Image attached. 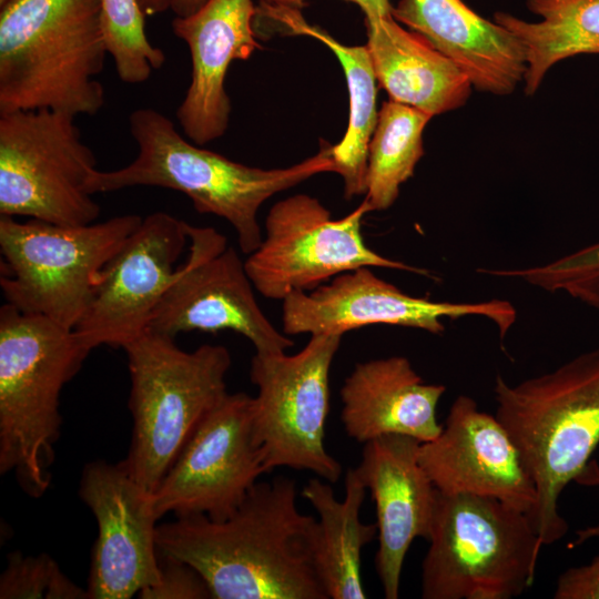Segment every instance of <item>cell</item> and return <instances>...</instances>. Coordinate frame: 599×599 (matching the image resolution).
<instances>
[{"mask_svg":"<svg viewBox=\"0 0 599 599\" xmlns=\"http://www.w3.org/2000/svg\"><path fill=\"white\" fill-rule=\"evenodd\" d=\"M1 599H89L87 589L72 582L47 554L8 555L0 576Z\"/></svg>","mask_w":599,"mask_h":599,"instance_id":"29","label":"cell"},{"mask_svg":"<svg viewBox=\"0 0 599 599\" xmlns=\"http://www.w3.org/2000/svg\"><path fill=\"white\" fill-rule=\"evenodd\" d=\"M144 17L138 0H101L106 51L114 60L118 77L129 84L146 81L166 59L165 53L149 41Z\"/></svg>","mask_w":599,"mask_h":599,"instance_id":"27","label":"cell"},{"mask_svg":"<svg viewBox=\"0 0 599 599\" xmlns=\"http://www.w3.org/2000/svg\"><path fill=\"white\" fill-rule=\"evenodd\" d=\"M145 16H153L170 9L169 0H138Z\"/></svg>","mask_w":599,"mask_h":599,"instance_id":"34","label":"cell"},{"mask_svg":"<svg viewBox=\"0 0 599 599\" xmlns=\"http://www.w3.org/2000/svg\"><path fill=\"white\" fill-rule=\"evenodd\" d=\"M478 272L521 280L551 293L562 292L599 309V242L542 265Z\"/></svg>","mask_w":599,"mask_h":599,"instance_id":"28","label":"cell"},{"mask_svg":"<svg viewBox=\"0 0 599 599\" xmlns=\"http://www.w3.org/2000/svg\"><path fill=\"white\" fill-rule=\"evenodd\" d=\"M79 496L93 514L98 537L88 580L89 599H130L160 579L159 520L123 460L88 463Z\"/></svg>","mask_w":599,"mask_h":599,"instance_id":"16","label":"cell"},{"mask_svg":"<svg viewBox=\"0 0 599 599\" xmlns=\"http://www.w3.org/2000/svg\"><path fill=\"white\" fill-rule=\"evenodd\" d=\"M10 0H0V8L6 6Z\"/></svg>","mask_w":599,"mask_h":599,"instance_id":"36","label":"cell"},{"mask_svg":"<svg viewBox=\"0 0 599 599\" xmlns=\"http://www.w3.org/2000/svg\"><path fill=\"white\" fill-rule=\"evenodd\" d=\"M527 6L540 21L527 22L505 12H496L494 19L521 44L525 93L532 95L555 63L577 54H599V0H527Z\"/></svg>","mask_w":599,"mask_h":599,"instance_id":"25","label":"cell"},{"mask_svg":"<svg viewBox=\"0 0 599 599\" xmlns=\"http://www.w3.org/2000/svg\"><path fill=\"white\" fill-rule=\"evenodd\" d=\"M90 352L74 328L0 307V473L31 497L50 487L61 392Z\"/></svg>","mask_w":599,"mask_h":599,"instance_id":"5","label":"cell"},{"mask_svg":"<svg viewBox=\"0 0 599 599\" xmlns=\"http://www.w3.org/2000/svg\"><path fill=\"white\" fill-rule=\"evenodd\" d=\"M576 539L570 547L579 546L591 538L599 537V525L590 526L576 531Z\"/></svg>","mask_w":599,"mask_h":599,"instance_id":"35","label":"cell"},{"mask_svg":"<svg viewBox=\"0 0 599 599\" xmlns=\"http://www.w3.org/2000/svg\"><path fill=\"white\" fill-rule=\"evenodd\" d=\"M422 565L424 599H510L534 582L541 549L532 518L496 498L437 490Z\"/></svg>","mask_w":599,"mask_h":599,"instance_id":"7","label":"cell"},{"mask_svg":"<svg viewBox=\"0 0 599 599\" xmlns=\"http://www.w3.org/2000/svg\"><path fill=\"white\" fill-rule=\"evenodd\" d=\"M282 302L283 333L290 336L344 335L374 324L440 335L445 331L444 318L473 315L490 319L504 338L517 318L516 308L508 301L454 303L415 297L379 278L369 267L342 273L309 293L294 291Z\"/></svg>","mask_w":599,"mask_h":599,"instance_id":"14","label":"cell"},{"mask_svg":"<svg viewBox=\"0 0 599 599\" xmlns=\"http://www.w3.org/2000/svg\"><path fill=\"white\" fill-rule=\"evenodd\" d=\"M365 23L375 75L390 100L432 116L466 103L471 81L423 35L393 16L365 18Z\"/></svg>","mask_w":599,"mask_h":599,"instance_id":"22","label":"cell"},{"mask_svg":"<svg viewBox=\"0 0 599 599\" xmlns=\"http://www.w3.org/2000/svg\"><path fill=\"white\" fill-rule=\"evenodd\" d=\"M555 599H599V554L587 565L571 567L557 579Z\"/></svg>","mask_w":599,"mask_h":599,"instance_id":"31","label":"cell"},{"mask_svg":"<svg viewBox=\"0 0 599 599\" xmlns=\"http://www.w3.org/2000/svg\"><path fill=\"white\" fill-rule=\"evenodd\" d=\"M296 483H256L225 519L158 525L159 555L192 566L213 599H328L313 564L317 520L298 510Z\"/></svg>","mask_w":599,"mask_h":599,"instance_id":"1","label":"cell"},{"mask_svg":"<svg viewBox=\"0 0 599 599\" xmlns=\"http://www.w3.org/2000/svg\"><path fill=\"white\" fill-rule=\"evenodd\" d=\"M445 390L424 383L404 356L357 363L339 392L341 420L361 444L390 434L430 441L443 428L436 408Z\"/></svg>","mask_w":599,"mask_h":599,"instance_id":"21","label":"cell"},{"mask_svg":"<svg viewBox=\"0 0 599 599\" xmlns=\"http://www.w3.org/2000/svg\"><path fill=\"white\" fill-rule=\"evenodd\" d=\"M255 16L252 0H207L193 14L172 20V31L186 43L192 62L191 82L176 116L196 145L227 130L231 101L225 78L233 61L246 60L261 49Z\"/></svg>","mask_w":599,"mask_h":599,"instance_id":"19","label":"cell"},{"mask_svg":"<svg viewBox=\"0 0 599 599\" xmlns=\"http://www.w3.org/2000/svg\"><path fill=\"white\" fill-rule=\"evenodd\" d=\"M418 458L437 490L496 498L535 522L537 491L517 446L471 397L454 400L440 434L420 443Z\"/></svg>","mask_w":599,"mask_h":599,"instance_id":"17","label":"cell"},{"mask_svg":"<svg viewBox=\"0 0 599 599\" xmlns=\"http://www.w3.org/2000/svg\"><path fill=\"white\" fill-rule=\"evenodd\" d=\"M256 18L273 19L285 27L288 34L309 35L336 55L344 71L349 98L347 130L332 149L336 173L344 182L345 199L366 193L368 144L377 123L376 75L366 45H346L323 29L308 24L297 8L263 3Z\"/></svg>","mask_w":599,"mask_h":599,"instance_id":"24","label":"cell"},{"mask_svg":"<svg viewBox=\"0 0 599 599\" xmlns=\"http://www.w3.org/2000/svg\"><path fill=\"white\" fill-rule=\"evenodd\" d=\"M189 255L156 306L148 329L174 337L182 332L234 331L255 353L281 354L294 345L261 309L244 262L214 227L187 224Z\"/></svg>","mask_w":599,"mask_h":599,"instance_id":"12","label":"cell"},{"mask_svg":"<svg viewBox=\"0 0 599 599\" xmlns=\"http://www.w3.org/2000/svg\"><path fill=\"white\" fill-rule=\"evenodd\" d=\"M142 222L125 214L67 226L0 215V286L6 303L74 328L108 261Z\"/></svg>","mask_w":599,"mask_h":599,"instance_id":"8","label":"cell"},{"mask_svg":"<svg viewBox=\"0 0 599 599\" xmlns=\"http://www.w3.org/2000/svg\"><path fill=\"white\" fill-rule=\"evenodd\" d=\"M131 380L132 439L123 460L152 494L199 425L227 394L231 355L222 345L181 349L174 337L145 331L124 348Z\"/></svg>","mask_w":599,"mask_h":599,"instance_id":"6","label":"cell"},{"mask_svg":"<svg viewBox=\"0 0 599 599\" xmlns=\"http://www.w3.org/2000/svg\"><path fill=\"white\" fill-rule=\"evenodd\" d=\"M343 335H312L294 355L255 353L250 376L253 432L268 471L276 467L308 470L336 483L342 465L325 448L329 410V370Z\"/></svg>","mask_w":599,"mask_h":599,"instance_id":"10","label":"cell"},{"mask_svg":"<svg viewBox=\"0 0 599 599\" xmlns=\"http://www.w3.org/2000/svg\"><path fill=\"white\" fill-rule=\"evenodd\" d=\"M307 0H261L264 3L281 4L286 7L298 8ZM357 4L365 18H383L392 16V8L389 0H346Z\"/></svg>","mask_w":599,"mask_h":599,"instance_id":"32","label":"cell"},{"mask_svg":"<svg viewBox=\"0 0 599 599\" xmlns=\"http://www.w3.org/2000/svg\"><path fill=\"white\" fill-rule=\"evenodd\" d=\"M75 116L49 109L0 113V215L78 226L100 206L85 190L97 167Z\"/></svg>","mask_w":599,"mask_h":599,"instance_id":"9","label":"cell"},{"mask_svg":"<svg viewBox=\"0 0 599 599\" xmlns=\"http://www.w3.org/2000/svg\"><path fill=\"white\" fill-rule=\"evenodd\" d=\"M433 116L394 100L385 101L368 144L366 193L369 212L390 207L400 185L424 155L423 132Z\"/></svg>","mask_w":599,"mask_h":599,"instance_id":"26","label":"cell"},{"mask_svg":"<svg viewBox=\"0 0 599 599\" xmlns=\"http://www.w3.org/2000/svg\"><path fill=\"white\" fill-rule=\"evenodd\" d=\"M494 394L495 416L536 487L539 544L551 545L568 531L560 494L586 473L599 445V347L514 386L498 375Z\"/></svg>","mask_w":599,"mask_h":599,"instance_id":"3","label":"cell"},{"mask_svg":"<svg viewBox=\"0 0 599 599\" xmlns=\"http://www.w3.org/2000/svg\"><path fill=\"white\" fill-rule=\"evenodd\" d=\"M160 557V579L139 593L141 599H207L210 589L189 564L169 556Z\"/></svg>","mask_w":599,"mask_h":599,"instance_id":"30","label":"cell"},{"mask_svg":"<svg viewBox=\"0 0 599 599\" xmlns=\"http://www.w3.org/2000/svg\"><path fill=\"white\" fill-rule=\"evenodd\" d=\"M366 490L354 469L346 473L342 501L319 477L309 479L302 489V496L318 514L313 564L328 599L367 597L362 581V551L376 537L377 526L359 518Z\"/></svg>","mask_w":599,"mask_h":599,"instance_id":"23","label":"cell"},{"mask_svg":"<svg viewBox=\"0 0 599 599\" xmlns=\"http://www.w3.org/2000/svg\"><path fill=\"white\" fill-rule=\"evenodd\" d=\"M207 0H169L170 9L176 17H186L196 12Z\"/></svg>","mask_w":599,"mask_h":599,"instance_id":"33","label":"cell"},{"mask_svg":"<svg viewBox=\"0 0 599 599\" xmlns=\"http://www.w3.org/2000/svg\"><path fill=\"white\" fill-rule=\"evenodd\" d=\"M270 473L253 432V397L226 394L199 425L151 494L160 519L203 515L229 517L257 478Z\"/></svg>","mask_w":599,"mask_h":599,"instance_id":"13","label":"cell"},{"mask_svg":"<svg viewBox=\"0 0 599 599\" xmlns=\"http://www.w3.org/2000/svg\"><path fill=\"white\" fill-rule=\"evenodd\" d=\"M186 226L165 212L149 214L100 271L74 327L90 351L124 348L148 331L189 242Z\"/></svg>","mask_w":599,"mask_h":599,"instance_id":"15","label":"cell"},{"mask_svg":"<svg viewBox=\"0 0 599 599\" xmlns=\"http://www.w3.org/2000/svg\"><path fill=\"white\" fill-rule=\"evenodd\" d=\"M420 441L384 435L364 444L353 468L376 508L378 549L375 567L386 599H397L403 564L416 538H430L437 488L418 458Z\"/></svg>","mask_w":599,"mask_h":599,"instance_id":"18","label":"cell"},{"mask_svg":"<svg viewBox=\"0 0 599 599\" xmlns=\"http://www.w3.org/2000/svg\"><path fill=\"white\" fill-rule=\"evenodd\" d=\"M363 201L352 213L332 220L329 211L307 194L275 203L265 220V236L244 262L254 288L283 301L294 291L311 292L342 273L384 267L429 275L427 271L387 258L364 242Z\"/></svg>","mask_w":599,"mask_h":599,"instance_id":"11","label":"cell"},{"mask_svg":"<svg viewBox=\"0 0 599 599\" xmlns=\"http://www.w3.org/2000/svg\"><path fill=\"white\" fill-rule=\"evenodd\" d=\"M392 16L423 35L483 92L510 94L525 78V53L516 37L463 0H399Z\"/></svg>","mask_w":599,"mask_h":599,"instance_id":"20","label":"cell"},{"mask_svg":"<svg viewBox=\"0 0 599 599\" xmlns=\"http://www.w3.org/2000/svg\"><path fill=\"white\" fill-rule=\"evenodd\" d=\"M129 129L139 150L135 159L118 170H93L85 183L87 192L93 195L132 186L179 191L199 213L227 221L245 255L262 242L257 212L266 200L316 174L336 173L333 145L325 141L317 154L295 165L265 170L195 146L166 115L151 108L134 110L129 116Z\"/></svg>","mask_w":599,"mask_h":599,"instance_id":"2","label":"cell"},{"mask_svg":"<svg viewBox=\"0 0 599 599\" xmlns=\"http://www.w3.org/2000/svg\"><path fill=\"white\" fill-rule=\"evenodd\" d=\"M101 0H10L0 8V113L103 106Z\"/></svg>","mask_w":599,"mask_h":599,"instance_id":"4","label":"cell"}]
</instances>
